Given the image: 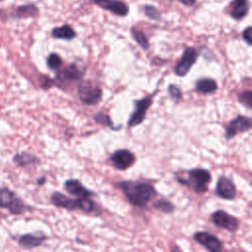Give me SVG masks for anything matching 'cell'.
<instances>
[{
    "mask_svg": "<svg viewBox=\"0 0 252 252\" xmlns=\"http://www.w3.org/2000/svg\"><path fill=\"white\" fill-rule=\"evenodd\" d=\"M51 33L53 37L58 39H72L76 36V32L69 25H63L61 27L54 28Z\"/></svg>",
    "mask_w": 252,
    "mask_h": 252,
    "instance_id": "obj_18",
    "label": "cell"
},
{
    "mask_svg": "<svg viewBox=\"0 0 252 252\" xmlns=\"http://www.w3.org/2000/svg\"><path fill=\"white\" fill-rule=\"evenodd\" d=\"M14 159L21 166H26V165L32 164V163L38 161L37 158L34 156H32L31 154H28V153H23V154L17 155Z\"/></svg>",
    "mask_w": 252,
    "mask_h": 252,
    "instance_id": "obj_21",
    "label": "cell"
},
{
    "mask_svg": "<svg viewBox=\"0 0 252 252\" xmlns=\"http://www.w3.org/2000/svg\"><path fill=\"white\" fill-rule=\"evenodd\" d=\"M193 238L196 242L205 247L209 252H222L221 241L214 234L207 231H197Z\"/></svg>",
    "mask_w": 252,
    "mask_h": 252,
    "instance_id": "obj_8",
    "label": "cell"
},
{
    "mask_svg": "<svg viewBox=\"0 0 252 252\" xmlns=\"http://www.w3.org/2000/svg\"><path fill=\"white\" fill-rule=\"evenodd\" d=\"M100 8L107 10L120 17L126 16L129 12L128 5L125 2L120 0H107L104 4L100 6Z\"/></svg>",
    "mask_w": 252,
    "mask_h": 252,
    "instance_id": "obj_16",
    "label": "cell"
},
{
    "mask_svg": "<svg viewBox=\"0 0 252 252\" xmlns=\"http://www.w3.org/2000/svg\"><path fill=\"white\" fill-rule=\"evenodd\" d=\"M94 118L98 123H100V124H103V125L108 126V127H111L112 129H117L116 127L113 126L112 121H111V119L108 117V115H106V114L103 113V112H97V113H95V114L94 115Z\"/></svg>",
    "mask_w": 252,
    "mask_h": 252,
    "instance_id": "obj_27",
    "label": "cell"
},
{
    "mask_svg": "<svg viewBox=\"0 0 252 252\" xmlns=\"http://www.w3.org/2000/svg\"><path fill=\"white\" fill-rule=\"evenodd\" d=\"M53 85H54L53 80H51L50 78L45 77V76L42 77V80H41V87H42L43 89H49V88L52 87Z\"/></svg>",
    "mask_w": 252,
    "mask_h": 252,
    "instance_id": "obj_30",
    "label": "cell"
},
{
    "mask_svg": "<svg viewBox=\"0 0 252 252\" xmlns=\"http://www.w3.org/2000/svg\"><path fill=\"white\" fill-rule=\"evenodd\" d=\"M46 62H47L48 67L51 70H56V69H58L61 66L62 59H61V57L57 53H51V54L48 55Z\"/></svg>",
    "mask_w": 252,
    "mask_h": 252,
    "instance_id": "obj_24",
    "label": "cell"
},
{
    "mask_svg": "<svg viewBox=\"0 0 252 252\" xmlns=\"http://www.w3.org/2000/svg\"><path fill=\"white\" fill-rule=\"evenodd\" d=\"M65 190L70 193L71 195L76 196L77 198H91L92 196L95 195L94 191L86 188L82 182L78 179H68L64 183Z\"/></svg>",
    "mask_w": 252,
    "mask_h": 252,
    "instance_id": "obj_13",
    "label": "cell"
},
{
    "mask_svg": "<svg viewBox=\"0 0 252 252\" xmlns=\"http://www.w3.org/2000/svg\"><path fill=\"white\" fill-rule=\"evenodd\" d=\"M198 57V52L193 47H187L178 64L175 67V74L179 77H184L195 64Z\"/></svg>",
    "mask_w": 252,
    "mask_h": 252,
    "instance_id": "obj_9",
    "label": "cell"
},
{
    "mask_svg": "<svg viewBox=\"0 0 252 252\" xmlns=\"http://www.w3.org/2000/svg\"><path fill=\"white\" fill-rule=\"evenodd\" d=\"M242 38L246 41L248 45L252 44V28L251 27H247L242 32Z\"/></svg>",
    "mask_w": 252,
    "mask_h": 252,
    "instance_id": "obj_29",
    "label": "cell"
},
{
    "mask_svg": "<svg viewBox=\"0 0 252 252\" xmlns=\"http://www.w3.org/2000/svg\"><path fill=\"white\" fill-rule=\"evenodd\" d=\"M211 220L218 227H220L231 232L236 231L237 228L239 227L238 219L231 216L230 214L226 213L223 210H218L214 212L211 216Z\"/></svg>",
    "mask_w": 252,
    "mask_h": 252,
    "instance_id": "obj_6",
    "label": "cell"
},
{
    "mask_svg": "<svg viewBox=\"0 0 252 252\" xmlns=\"http://www.w3.org/2000/svg\"><path fill=\"white\" fill-rule=\"evenodd\" d=\"M249 11L248 0H232L229 5V14L234 20L243 19Z\"/></svg>",
    "mask_w": 252,
    "mask_h": 252,
    "instance_id": "obj_15",
    "label": "cell"
},
{
    "mask_svg": "<svg viewBox=\"0 0 252 252\" xmlns=\"http://www.w3.org/2000/svg\"><path fill=\"white\" fill-rule=\"evenodd\" d=\"M170 252H182V250L177 245H172Z\"/></svg>",
    "mask_w": 252,
    "mask_h": 252,
    "instance_id": "obj_32",
    "label": "cell"
},
{
    "mask_svg": "<svg viewBox=\"0 0 252 252\" xmlns=\"http://www.w3.org/2000/svg\"><path fill=\"white\" fill-rule=\"evenodd\" d=\"M145 14L148 18L155 20V21H159L161 19V15H160L159 11L152 5L145 6Z\"/></svg>",
    "mask_w": 252,
    "mask_h": 252,
    "instance_id": "obj_25",
    "label": "cell"
},
{
    "mask_svg": "<svg viewBox=\"0 0 252 252\" xmlns=\"http://www.w3.org/2000/svg\"><path fill=\"white\" fill-rule=\"evenodd\" d=\"M179 2H181L182 4L186 5V6H192L196 0H178Z\"/></svg>",
    "mask_w": 252,
    "mask_h": 252,
    "instance_id": "obj_31",
    "label": "cell"
},
{
    "mask_svg": "<svg viewBox=\"0 0 252 252\" xmlns=\"http://www.w3.org/2000/svg\"><path fill=\"white\" fill-rule=\"evenodd\" d=\"M157 92L153 93L152 94L141 98V99H137L134 101L135 104V110L132 112L130 119L128 121V126L129 127H135L139 124H141L146 116L147 110L149 109V107L151 106L152 102H153V96Z\"/></svg>",
    "mask_w": 252,
    "mask_h": 252,
    "instance_id": "obj_5",
    "label": "cell"
},
{
    "mask_svg": "<svg viewBox=\"0 0 252 252\" xmlns=\"http://www.w3.org/2000/svg\"><path fill=\"white\" fill-rule=\"evenodd\" d=\"M168 93H169L170 96L175 99H180L182 97V93H181L180 89L178 87H176L175 85H169Z\"/></svg>",
    "mask_w": 252,
    "mask_h": 252,
    "instance_id": "obj_28",
    "label": "cell"
},
{
    "mask_svg": "<svg viewBox=\"0 0 252 252\" xmlns=\"http://www.w3.org/2000/svg\"><path fill=\"white\" fill-rule=\"evenodd\" d=\"M120 188L125 194L127 200L136 207L144 208L157 196V191L151 183L142 181H122Z\"/></svg>",
    "mask_w": 252,
    "mask_h": 252,
    "instance_id": "obj_1",
    "label": "cell"
},
{
    "mask_svg": "<svg viewBox=\"0 0 252 252\" xmlns=\"http://www.w3.org/2000/svg\"><path fill=\"white\" fill-rule=\"evenodd\" d=\"M196 90L203 94H212L218 89V85L214 79L202 78L196 82Z\"/></svg>",
    "mask_w": 252,
    "mask_h": 252,
    "instance_id": "obj_19",
    "label": "cell"
},
{
    "mask_svg": "<svg viewBox=\"0 0 252 252\" xmlns=\"http://www.w3.org/2000/svg\"><path fill=\"white\" fill-rule=\"evenodd\" d=\"M211 173L205 168H192L188 171V179L176 176V180L187 187H192L193 190L202 194L208 191V185L211 181Z\"/></svg>",
    "mask_w": 252,
    "mask_h": 252,
    "instance_id": "obj_3",
    "label": "cell"
},
{
    "mask_svg": "<svg viewBox=\"0 0 252 252\" xmlns=\"http://www.w3.org/2000/svg\"><path fill=\"white\" fill-rule=\"evenodd\" d=\"M45 238L46 237L44 235L38 236L34 234H24L19 238V243L26 248H33L39 246Z\"/></svg>",
    "mask_w": 252,
    "mask_h": 252,
    "instance_id": "obj_17",
    "label": "cell"
},
{
    "mask_svg": "<svg viewBox=\"0 0 252 252\" xmlns=\"http://www.w3.org/2000/svg\"><path fill=\"white\" fill-rule=\"evenodd\" d=\"M50 200L55 207L63 208L68 211L81 210L85 213H92L95 209V204L93 200H91V198L72 199L58 191L52 193Z\"/></svg>",
    "mask_w": 252,
    "mask_h": 252,
    "instance_id": "obj_2",
    "label": "cell"
},
{
    "mask_svg": "<svg viewBox=\"0 0 252 252\" xmlns=\"http://www.w3.org/2000/svg\"><path fill=\"white\" fill-rule=\"evenodd\" d=\"M251 128V119L249 117L238 115L228 122L225 127V138L227 140L233 138L238 133H243Z\"/></svg>",
    "mask_w": 252,
    "mask_h": 252,
    "instance_id": "obj_10",
    "label": "cell"
},
{
    "mask_svg": "<svg viewBox=\"0 0 252 252\" xmlns=\"http://www.w3.org/2000/svg\"><path fill=\"white\" fill-rule=\"evenodd\" d=\"M131 32H132V35H133V38L136 40V42L144 49H148L149 48V41H148V38L146 37V35L144 34L143 32L139 31V30H136V29H132L131 30Z\"/></svg>",
    "mask_w": 252,
    "mask_h": 252,
    "instance_id": "obj_23",
    "label": "cell"
},
{
    "mask_svg": "<svg viewBox=\"0 0 252 252\" xmlns=\"http://www.w3.org/2000/svg\"><path fill=\"white\" fill-rule=\"evenodd\" d=\"M238 100L240 103H242L247 108H251V106H252V92L251 91L242 92L238 95Z\"/></svg>",
    "mask_w": 252,
    "mask_h": 252,
    "instance_id": "obj_26",
    "label": "cell"
},
{
    "mask_svg": "<svg viewBox=\"0 0 252 252\" xmlns=\"http://www.w3.org/2000/svg\"><path fill=\"white\" fill-rule=\"evenodd\" d=\"M216 194L224 200H233L236 197V187L226 176H220L216 186Z\"/></svg>",
    "mask_w": 252,
    "mask_h": 252,
    "instance_id": "obj_12",
    "label": "cell"
},
{
    "mask_svg": "<svg viewBox=\"0 0 252 252\" xmlns=\"http://www.w3.org/2000/svg\"><path fill=\"white\" fill-rule=\"evenodd\" d=\"M78 94L84 103L94 105L101 100L102 91L98 86L91 82H83L78 87Z\"/></svg>",
    "mask_w": 252,
    "mask_h": 252,
    "instance_id": "obj_4",
    "label": "cell"
},
{
    "mask_svg": "<svg viewBox=\"0 0 252 252\" xmlns=\"http://www.w3.org/2000/svg\"><path fill=\"white\" fill-rule=\"evenodd\" d=\"M153 207L162 213H166V214H169V213H172L174 211V206L172 203H170L169 201L165 200V199H159L158 200L157 202L154 203Z\"/></svg>",
    "mask_w": 252,
    "mask_h": 252,
    "instance_id": "obj_22",
    "label": "cell"
},
{
    "mask_svg": "<svg viewBox=\"0 0 252 252\" xmlns=\"http://www.w3.org/2000/svg\"><path fill=\"white\" fill-rule=\"evenodd\" d=\"M93 1H94L97 6H99V7H100V6H101L102 4H104L107 0H93Z\"/></svg>",
    "mask_w": 252,
    "mask_h": 252,
    "instance_id": "obj_33",
    "label": "cell"
},
{
    "mask_svg": "<svg viewBox=\"0 0 252 252\" xmlns=\"http://www.w3.org/2000/svg\"><path fill=\"white\" fill-rule=\"evenodd\" d=\"M37 8L33 4H28L20 6L17 9V16L20 18H27V17H32L37 14Z\"/></svg>",
    "mask_w": 252,
    "mask_h": 252,
    "instance_id": "obj_20",
    "label": "cell"
},
{
    "mask_svg": "<svg viewBox=\"0 0 252 252\" xmlns=\"http://www.w3.org/2000/svg\"><path fill=\"white\" fill-rule=\"evenodd\" d=\"M110 160L115 168L119 170H125L133 165L136 160L135 155L129 150L121 149L115 151L110 156Z\"/></svg>",
    "mask_w": 252,
    "mask_h": 252,
    "instance_id": "obj_11",
    "label": "cell"
},
{
    "mask_svg": "<svg viewBox=\"0 0 252 252\" xmlns=\"http://www.w3.org/2000/svg\"><path fill=\"white\" fill-rule=\"evenodd\" d=\"M84 72L76 65L71 64L65 69H62L57 73V80L60 83H66V82H75L80 80L83 77Z\"/></svg>",
    "mask_w": 252,
    "mask_h": 252,
    "instance_id": "obj_14",
    "label": "cell"
},
{
    "mask_svg": "<svg viewBox=\"0 0 252 252\" xmlns=\"http://www.w3.org/2000/svg\"><path fill=\"white\" fill-rule=\"evenodd\" d=\"M0 208H8L13 214H22L27 209L26 205L8 189L0 190Z\"/></svg>",
    "mask_w": 252,
    "mask_h": 252,
    "instance_id": "obj_7",
    "label": "cell"
}]
</instances>
